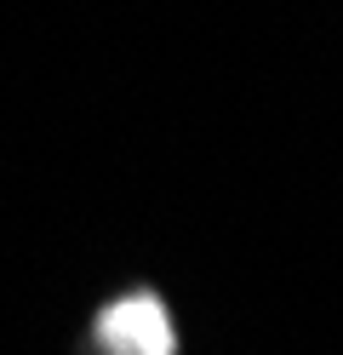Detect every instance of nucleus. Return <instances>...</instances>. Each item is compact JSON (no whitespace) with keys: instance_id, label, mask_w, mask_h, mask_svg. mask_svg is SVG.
I'll use <instances>...</instances> for the list:
<instances>
[{"instance_id":"obj_1","label":"nucleus","mask_w":343,"mask_h":355,"mask_svg":"<svg viewBox=\"0 0 343 355\" xmlns=\"http://www.w3.org/2000/svg\"><path fill=\"white\" fill-rule=\"evenodd\" d=\"M98 338H103L109 355H172L177 349L172 315L155 298H121V304H109L103 321H98Z\"/></svg>"}]
</instances>
